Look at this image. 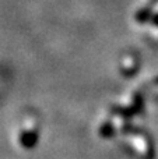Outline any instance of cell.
<instances>
[{
	"label": "cell",
	"instance_id": "1",
	"mask_svg": "<svg viewBox=\"0 0 158 159\" xmlns=\"http://www.w3.org/2000/svg\"><path fill=\"white\" fill-rule=\"evenodd\" d=\"M18 140L24 148L31 149L38 143V133H36L35 129H27V130H24V131H21Z\"/></svg>",
	"mask_w": 158,
	"mask_h": 159
}]
</instances>
